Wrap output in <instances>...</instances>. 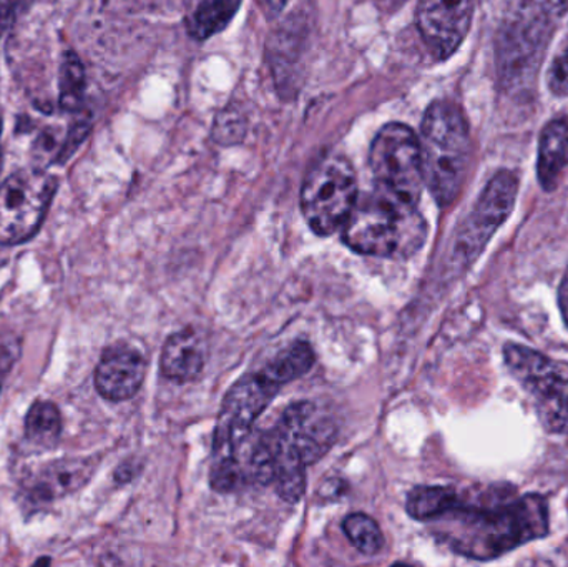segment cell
I'll use <instances>...</instances> for the list:
<instances>
[{
	"label": "cell",
	"instance_id": "obj_15",
	"mask_svg": "<svg viewBox=\"0 0 568 567\" xmlns=\"http://www.w3.org/2000/svg\"><path fill=\"white\" fill-rule=\"evenodd\" d=\"M162 373L176 383H189L202 375L205 345L192 330H183L166 340L160 360Z\"/></svg>",
	"mask_w": 568,
	"mask_h": 567
},
{
	"label": "cell",
	"instance_id": "obj_12",
	"mask_svg": "<svg viewBox=\"0 0 568 567\" xmlns=\"http://www.w3.org/2000/svg\"><path fill=\"white\" fill-rule=\"evenodd\" d=\"M476 0H419L416 20L424 42L437 59L453 55L466 39Z\"/></svg>",
	"mask_w": 568,
	"mask_h": 567
},
{
	"label": "cell",
	"instance_id": "obj_21",
	"mask_svg": "<svg viewBox=\"0 0 568 567\" xmlns=\"http://www.w3.org/2000/svg\"><path fill=\"white\" fill-rule=\"evenodd\" d=\"M59 80L60 107L65 112L79 113L85 99V70L75 53L63 55Z\"/></svg>",
	"mask_w": 568,
	"mask_h": 567
},
{
	"label": "cell",
	"instance_id": "obj_5",
	"mask_svg": "<svg viewBox=\"0 0 568 567\" xmlns=\"http://www.w3.org/2000/svg\"><path fill=\"white\" fill-rule=\"evenodd\" d=\"M567 9L568 0H520L516 12L504 23L497 43L504 85L517 89L534 80L554 26Z\"/></svg>",
	"mask_w": 568,
	"mask_h": 567
},
{
	"label": "cell",
	"instance_id": "obj_7",
	"mask_svg": "<svg viewBox=\"0 0 568 567\" xmlns=\"http://www.w3.org/2000/svg\"><path fill=\"white\" fill-rule=\"evenodd\" d=\"M356 202V173L344 156L327 155L314 163L301 190V209L314 233L329 236L343 229Z\"/></svg>",
	"mask_w": 568,
	"mask_h": 567
},
{
	"label": "cell",
	"instance_id": "obj_11",
	"mask_svg": "<svg viewBox=\"0 0 568 567\" xmlns=\"http://www.w3.org/2000/svg\"><path fill=\"white\" fill-rule=\"evenodd\" d=\"M519 179L513 170H500L480 193L476 206L457 233L456 253L460 262L470 263L486 249L516 205Z\"/></svg>",
	"mask_w": 568,
	"mask_h": 567
},
{
	"label": "cell",
	"instance_id": "obj_20",
	"mask_svg": "<svg viewBox=\"0 0 568 567\" xmlns=\"http://www.w3.org/2000/svg\"><path fill=\"white\" fill-rule=\"evenodd\" d=\"M456 492L444 486H419L407 496L406 509L417 522H434L449 509Z\"/></svg>",
	"mask_w": 568,
	"mask_h": 567
},
{
	"label": "cell",
	"instance_id": "obj_19",
	"mask_svg": "<svg viewBox=\"0 0 568 567\" xmlns=\"http://www.w3.org/2000/svg\"><path fill=\"white\" fill-rule=\"evenodd\" d=\"M314 365V352L310 343L297 342L282 353L275 362L270 363L263 373L282 388L286 383L306 375Z\"/></svg>",
	"mask_w": 568,
	"mask_h": 567
},
{
	"label": "cell",
	"instance_id": "obj_16",
	"mask_svg": "<svg viewBox=\"0 0 568 567\" xmlns=\"http://www.w3.org/2000/svg\"><path fill=\"white\" fill-rule=\"evenodd\" d=\"M568 166V115L557 117L544 126L537 159V176L546 192L559 186Z\"/></svg>",
	"mask_w": 568,
	"mask_h": 567
},
{
	"label": "cell",
	"instance_id": "obj_10",
	"mask_svg": "<svg viewBox=\"0 0 568 567\" xmlns=\"http://www.w3.org/2000/svg\"><path fill=\"white\" fill-rule=\"evenodd\" d=\"M278 392V386L263 372L245 376L230 389L216 425L213 462L239 459L240 448L252 433L253 423Z\"/></svg>",
	"mask_w": 568,
	"mask_h": 567
},
{
	"label": "cell",
	"instance_id": "obj_14",
	"mask_svg": "<svg viewBox=\"0 0 568 567\" xmlns=\"http://www.w3.org/2000/svg\"><path fill=\"white\" fill-rule=\"evenodd\" d=\"M145 372V358L139 350L129 345L110 346L97 365V392L109 402H126L142 388Z\"/></svg>",
	"mask_w": 568,
	"mask_h": 567
},
{
	"label": "cell",
	"instance_id": "obj_17",
	"mask_svg": "<svg viewBox=\"0 0 568 567\" xmlns=\"http://www.w3.org/2000/svg\"><path fill=\"white\" fill-rule=\"evenodd\" d=\"M62 426L59 406L49 399H37L27 412L23 433L33 448L50 449L59 443Z\"/></svg>",
	"mask_w": 568,
	"mask_h": 567
},
{
	"label": "cell",
	"instance_id": "obj_13",
	"mask_svg": "<svg viewBox=\"0 0 568 567\" xmlns=\"http://www.w3.org/2000/svg\"><path fill=\"white\" fill-rule=\"evenodd\" d=\"M95 472V462L87 458H62L42 466L22 486L26 506L40 508L67 498L89 483Z\"/></svg>",
	"mask_w": 568,
	"mask_h": 567
},
{
	"label": "cell",
	"instance_id": "obj_4",
	"mask_svg": "<svg viewBox=\"0 0 568 567\" xmlns=\"http://www.w3.org/2000/svg\"><path fill=\"white\" fill-rule=\"evenodd\" d=\"M343 240L361 255L407 256L426 240V223L414 206L376 192L357 200L343 225Z\"/></svg>",
	"mask_w": 568,
	"mask_h": 567
},
{
	"label": "cell",
	"instance_id": "obj_23",
	"mask_svg": "<svg viewBox=\"0 0 568 567\" xmlns=\"http://www.w3.org/2000/svg\"><path fill=\"white\" fill-rule=\"evenodd\" d=\"M547 85H549L554 95H568V40L550 63L549 73H547Z\"/></svg>",
	"mask_w": 568,
	"mask_h": 567
},
{
	"label": "cell",
	"instance_id": "obj_26",
	"mask_svg": "<svg viewBox=\"0 0 568 567\" xmlns=\"http://www.w3.org/2000/svg\"><path fill=\"white\" fill-rule=\"evenodd\" d=\"M559 306L562 312L564 322L568 326V270L566 276H564L562 283L559 288Z\"/></svg>",
	"mask_w": 568,
	"mask_h": 567
},
{
	"label": "cell",
	"instance_id": "obj_8",
	"mask_svg": "<svg viewBox=\"0 0 568 567\" xmlns=\"http://www.w3.org/2000/svg\"><path fill=\"white\" fill-rule=\"evenodd\" d=\"M504 358L514 378L532 396L547 432L568 435V365L523 345H506Z\"/></svg>",
	"mask_w": 568,
	"mask_h": 567
},
{
	"label": "cell",
	"instance_id": "obj_9",
	"mask_svg": "<svg viewBox=\"0 0 568 567\" xmlns=\"http://www.w3.org/2000/svg\"><path fill=\"white\" fill-rule=\"evenodd\" d=\"M57 180L40 169H23L0 183V245L29 242L45 220Z\"/></svg>",
	"mask_w": 568,
	"mask_h": 567
},
{
	"label": "cell",
	"instance_id": "obj_24",
	"mask_svg": "<svg viewBox=\"0 0 568 567\" xmlns=\"http://www.w3.org/2000/svg\"><path fill=\"white\" fill-rule=\"evenodd\" d=\"M20 352H22V345L19 340L9 338L0 342V393H2L7 376L19 362Z\"/></svg>",
	"mask_w": 568,
	"mask_h": 567
},
{
	"label": "cell",
	"instance_id": "obj_2",
	"mask_svg": "<svg viewBox=\"0 0 568 567\" xmlns=\"http://www.w3.org/2000/svg\"><path fill=\"white\" fill-rule=\"evenodd\" d=\"M272 483L284 502L296 503L306 489V466L320 462L337 438L334 419L311 402L291 405L272 432L263 433Z\"/></svg>",
	"mask_w": 568,
	"mask_h": 567
},
{
	"label": "cell",
	"instance_id": "obj_3",
	"mask_svg": "<svg viewBox=\"0 0 568 567\" xmlns=\"http://www.w3.org/2000/svg\"><path fill=\"white\" fill-rule=\"evenodd\" d=\"M424 185L440 206L456 202L469 172L473 140L459 105L436 100L424 115L419 136Z\"/></svg>",
	"mask_w": 568,
	"mask_h": 567
},
{
	"label": "cell",
	"instance_id": "obj_25",
	"mask_svg": "<svg viewBox=\"0 0 568 567\" xmlns=\"http://www.w3.org/2000/svg\"><path fill=\"white\" fill-rule=\"evenodd\" d=\"M29 0H0V32H6L7 27L12 23L13 17L23 9Z\"/></svg>",
	"mask_w": 568,
	"mask_h": 567
},
{
	"label": "cell",
	"instance_id": "obj_1",
	"mask_svg": "<svg viewBox=\"0 0 568 567\" xmlns=\"http://www.w3.org/2000/svg\"><path fill=\"white\" fill-rule=\"evenodd\" d=\"M440 539L457 555L489 561L549 535V503L540 495L504 502L466 503L456 493L453 505L434 519Z\"/></svg>",
	"mask_w": 568,
	"mask_h": 567
},
{
	"label": "cell",
	"instance_id": "obj_27",
	"mask_svg": "<svg viewBox=\"0 0 568 567\" xmlns=\"http://www.w3.org/2000/svg\"><path fill=\"white\" fill-rule=\"evenodd\" d=\"M284 0H270V3H276V9H280V7L283 6Z\"/></svg>",
	"mask_w": 568,
	"mask_h": 567
},
{
	"label": "cell",
	"instance_id": "obj_6",
	"mask_svg": "<svg viewBox=\"0 0 568 567\" xmlns=\"http://www.w3.org/2000/svg\"><path fill=\"white\" fill-rule=\"evenodd\" d=\"M371 170L377 192L400 205L417 209L424 186L419 139L409 126H383L371 146Z\"/></svg>",
	"mask_w": 568,
	"mask_h": 567
},
{
	"label": "cell",
	"instance_id": "obj_22",
	"mask_svg": "<svg viewBox=\"0 0 568 567\" xmlns=\"http://www.w3.org/2000/svg\"><path fill=\"white\" fill-rule=\"evenodd\" d=\"M343 531L351 545L363 555L374 556L383 549L384 536L379 525L363 513L347 516L343 523Z\"/></svg>",
	"mask_w": 568,
	"mask_h": 567
},
{
	"label": "cell",
	"instance_id": "obj_18",
	"mask_svg": "<svg viewBox=\"0 0 568 567\" xmlns=\"http://www.w3.org/2000/svg\"><path fill=\"white\" fill-rule=\"evenodd\" d=\"M242 0H203L190 20V33L203 40L222 32L235 13Z\"/></svg>",
	"mask_w": 568,
	"mask_h": 567
},
{
	"label": "cell",
	"instance_id": "obj_28",
	"mask_svg": "<svg viewBox=\"0 0 568 567\" xmlns=\"http://www.w3.org/2000/svg\"><path fill=\"white\" fill-rule=\"evenodd\" d=\"M0 37H2V32H0Z\"/></svg>",
	"mask_w": 568,
	"mask_h": 567
}]
</instances>
